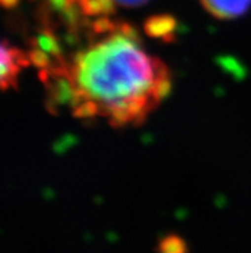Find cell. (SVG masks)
Returning <instances> with one entry per match:
<instances>
[{
    "mask_svg": "<svg viewBox=\"0 0 251 253\" xmlns=\"http://www.w3.org/2000/svg\"><path fill=\"white\" fill-rule=\"evenodd\" d=\"M82 42L68 53L37 49L51 98L80 120L113 127L141 125L172 90L167 64L151 54L134 27L109 17L86 18Z\"/></svg>",
    "mask_w": 251,
    "mask_h": 253,
    "instance_id": "1",
    "label": "cell"
},
{
    "mask_svg": "<svg viewBox=\"0 0 251 253\" xmlns=\"http://www.w3.org/2000/svg\"><path fill=\"white\" fill-rule=\"evenodd\" d=\"M31 58L26 55L21 49L4 40L1 44V89L6 91L14 89L18 84L19 74L29 64H31Z\"/></svg>",
    "mask_w": 251,
    "mask_h": 253,
    "instance_id": "2",
    "label": "cell"
},
{
    "mask_svg": "<svg viewBox=\"0 0 251 253\" xmlns=\"http://www.w3.org/2000/svg\"><path fill=\"white\" fill-rule=\"evenodd\" d=\"M204 8L218 19H235L251 8V0H200Z\"/></svg>",
    "mask_w": 251,
    "mask_h": 253,
    "instance_id": "3",
    "label": "cell"
},
{
    "mask_svg": "<svg viewBox=\"0 0 251 253\" xmlns=\"http://www.w3.org/2000/svg\"><path fill=\"white\" fill-rule=\"evenodd\" d=\"M159 253H186V246L181 238L172 235L160 242Z\"/></svg>",
    "mask_w": 251,
    "mask_h": 253,
    "instance_id": "4",
    "label": "cell"
},
{
    "mask_svg": "<svg viewBox=\"0 0 251 253\" xmlns=\"http://www.w3.org/2000/svg\"><path fill=\"white\" fill-rule=\"evenodd\" d=\"M114 5L126 6V8H134V6H140L143 4L147 3L149 0H111Z\"/></svg>",
    "mask_w": 251,
    "mask_h": 253,
    "instance_id": "5",
    "label": "cell"
},
{
    "mask_svg": "<svg viewBox=\"0 0 251 253\" xmlns=\"http://www.w3.org/2000/svg\"><path fill=\"white\" fill-rule=\"evenodd\" d=\"M3 1V4L5 6H8V8H10V6L16 5L17 3H18V0H1Z\"/></svg>",
    "mask_w": 251,
    "mask_h": 253,
    "instance_id": "6",
    "label": "cell"
}]
</instances>
